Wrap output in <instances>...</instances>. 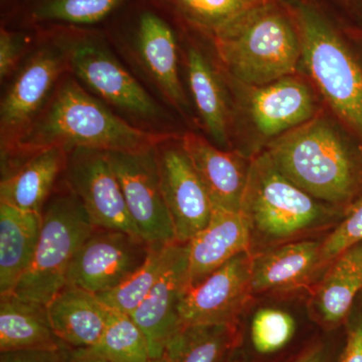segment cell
<instances>
[{"instance_id":"cell-1","label":"cell","mask_w":362,"mask_h":362,"mask_svg":"<svg viewBox=\"0 0 362 362\" xmlns=\"http://www.w3.org/2000/svg\"><path fill=\"white\" fill-rule=\"evenodd\" d=\"M170 138L168 133L133 125L66 73L37 120L1 156V175L33 154L52 147L68 152L76 148L137 152Z\"/></svg>"},{"instance_id":"cell-2","label":"cell","mask_w":362,"mask_h":362,"mask_svg":"<svg viewBox=\"0 0 362 362\" xmlns=\"http://www.w3.org/2000/svg\"><path fill=\"white\" fill-rule=\"evenodd\" d=\"M278 170L314 199L346 213L362 197V151L324 119H314L272 143Z\"/></svg>"},{"instance_id":"cell-3","label":"cell","mask_w":362,"mask_h":362,"mask_svg":"<svg viewBox=\"0 0 362 362\" xmlns=\"http://www.w3.org/2000/svg\"><path fill=\"white\" fill-rule=\"evenodd\" d=\"M240 211L249 226L251 255L329 232L345 214L285 177L266 151L250 163Z\"/></svg>"},{"instance_id":"cell-4","label":"cell","mask_w":362,"mask_h":362,"mask_svg":"<svg viewBox=\"0 0 362 362\" xmlns=\"http://www.w3.org/2000/svg\"><path fill=\"white\" fill-rule=\"evenodd\" d=\"M213 37L218 58L228 73L256 87L288 77L302 57L297 25L266 2L252 7Z\"/></svg>"},{"instance_id":"cell-5","label":"cell","mask_w":362,"mask_h":362,"mask_svg":"<svg viewBox=\"0 0 362 362\" xmlns=\"http://www.w3.org/2000/svg\"><path fill=\"white\" fill-rule=\"evenodd\" d=\"M47 35L65 52L69 71L90 93L126 120L159 132L156 128L163 121L164 111L118 61L100 33L56 25Z\"/></svg>"},{"instance_id":"cell-6","label":"cell","mask_w":362,"mask_h":362,"mask_svg":"<svg viewBox=\"0 0 362 362\" xmlns=\"http://www.w3.org/2000/svg\"><path fill=\"white\" fill-rule=\"evenodd\" d=\"M302 58L332 110L362 140V61L313 7L296 11Z\"/></svg>"},{"instance_id":"cell-7","label":"cell","mask_w":362,"mask_h":362,"mask_svg":"<svg viewBox=\"0 0 362 362\" xmlns=\"http://www.w3.org/2000/svg\"><path fill=\"white\" fill-rule=\"evenodd\" d=\"M84 204L63 180L42 214V228L32 265L14 294L47 305L66 286L71 259L94 232Z\"/></svg>"},{"instance_id":"cell-8","label":"cell","mask_w":362,"mask_h":362,"mask_svg":"<svg viewBox=\"0 0 362 362\" xmlns=\"http://www.w3.org/2000/svg\"><path fill=\"white\" fill-rule=\"evenodd\" d=\"M69 71L65 52L47 35L16 71L0 104L1 156L37 120Z\"/></svg>"},{"instance_id":"cell-9","label":"cell","mask_w":362,"mask_h":362,"mask_svg":"<svg viewBox=\"0 0 362 362\" xmlns=\"http://www.w3.org/2000/svg\"><path fill=\"white\" fill-rule=\"evenodd\" d=\"M156 146L137 152H107L131 218L140 237L150 247L176 242L162 194Z\"/></svg>"},{"instance_id":"cell-10","label":"cell","mask_w":362,"mask_h":362,"mask_svg":"<svg viewBox=\"0 0 362 362\" xmlns=\"http://www.w3.org/2000/svg\"><path fill=\"white\" fill-rule=\"evenodd\" d=\"M150 251L142 238L96 228L71 259L66 285L96 295L112 291L141 268Z\"/></svg>"},{"instance_id":"cell-11","label":"cell","mask_w":362,"mask_h":362,"mask_svg":"<svg viewBox=\"0 0 362 362\" xmlns=\"http://www.w3.org/2000/svg\"><path fill=\"white\" fill-rule=\"evenodd\" d=\"M63 180L84 204L95 228L122 230L140 237L107 151L71 150Z\"/></svg>"},{"instance_id":"cell-12","label":"cell","mask_w":362,"mask_h":362,"mask_svg":"<svg viewBox=\"0 0 362 362\" xmlns=\"http://www.w3.org/2000/svg\"><path fill=\"white\" fill-rule=\"evenodd\" d=\"M255 299L252 292V255L233 257L199 284L188 287L180 307L182 325H239Z\"/></svg>"},{"instance_id":"cell-13","label":"cell","mask_w":362,"mask_h":362,"mask_svg":"<svg viewBox=\"0 0 362 362\" xmlns=\"http://www.w3.org/2000/svg\"><path fill=\"white\" fill-rule=\"evenodd\" d=\"M239 328L245 362H288L322 333L311 318L274 304L249 309Z\"/></svg>"},{"instance_id":"cell-14","label":"cell","mask_w":362,"mask_h":362,"mask_svg":"<svg viewBox=\"0 0 362 362\" xmlns=\"http://www.w3.org/2000/svg\"><path fill=\"white\" fill-rule=\"evenodd\" d=\"M160 185L175 240L185 244L204 230L214 206L206 188L180 144L164 140L156 146Z\"/></svg>"},{"instance_id":"cell-15","label":"cell","mask_w":362,"mask_h":362,"mask_svg":"<svg viewBox=\"0 0 362 362\" xmlns=\"http://www.w3.org/2000/svg\"><path fill=\"white\" fill-rule=\"evenodd\" d=\"M322 240L307 238L252 255L254 297L296 291L320 280L327 268Z\"/></svg>"},{"instance_id":"cell-16","label":"cell","mask_w":362,"mask_h":362,"mask_svg":"<svg viewBox=\"0 0 362 362\" xmlns=\"http://www.w3.org/2000/svg\"><path fill=\"white\" fill-rule=\"evenodd\" d=\"M131 44L140 68L164 99L180 110L187 108L178 73L177 42L170 25L153 11H143L136 20Z\"/></svg>"},{"instance_id":"cell-17","label":"cell","mask_w":362,"mask_h":362,"mask_svg":"<svg viewBox=\"0 0 362 362\" xmlns=\"http://www.w3.org/2000/svg\"><path fill=\"white\" fill-rule=\"evenodd\" d=\"M187 288L188 243L130 315L146 337L151 361L163 357L168 342L183 326L180 307Z\"/></svg>"},{"instance_id":"cell-18","label":"cell","mask_w":362,"mask_h":362,"mask_svg":"<svg viewBox=\"0 0 362 362\" xmlns=\"http://www.w3.org/2000/svg\"><path fill=\"white\" fill-rule=\"evenodd\" d=\"M362 292V242L345 250L326 268L310 297L308 314L322 332L341 329Z\"/></svg>"},{"instance_id":"cell-19","label":"cell","mask_w":362,"mask_h":362,"mask_svg":"<svg viewBox=\"0 0 362 362\" xmlns=\"http://www.w3.org/2000/svg\"><path fill=\"white\" fill-rule=\"evenodd\" d=\"M180 145L206 188L214 207L240 211L251 161L246 162L239 154L225 151L192 132L182 136Z\"/></svg>"},{"instance_id":"cell-20","label":"cell","mask_w":362,"mask_h":362,"mask_svg":"<svg viewBox=\"0 0 362 362\" xmlns=\"http://www.w3.org/2000/svg\"><path fill=\"white\" fill-rule=\"evenodd\" d=\"M245 252H251V237L244 214L214 207L209 225L188 242V287Z\"/></svg>"},{"instance_id":"cell-21","label":"cell","mask_w":362,"mask_h":362,"mask_svg":"<svg viewBox=\"0 0 362 362\" xmlns=\"http://www.w3.org/2000/svg\"><path fill=\"white\" fill-rule=\"evenodd\" d=\"M68 151L59 147L42 150L1 175L0 202L42 214L65 171Z\"/></svg>"},{"instance_id":"cell-22","label":"cell","mask_w":362,"mask_h":362,"mask_svg":"<svg viewBox=\"0 0 362 362\" xmlns=\"http://www.w3.org/2000/svg\"><path fill=\"white\" fill-rule=\"evenodd\" d=\"M258 88L250 100V113L262 134H281L309 122L313 117V94L302 81L288 76Z\"/></svg>"},{"instance_id":"cell-23","label":"cell","mask_w":362,"mask_h":362,"mask_svg":"<svg viewBox=\"0 0 362 362\" xmlns=\"http://www.w3.org/2000/svg\"><path fill=\"white\" fill-rule=\"evenodd\" d=\"M47 306L52 329L69 349H92L103 335L109 308L96 294L66 285Z\"/></svg>"},{"instance_id":"cell-24","label":"cell","mask_w":362,"mask_h":362,"mask_svg":"<svg viewBox=\"0 0 362 362\" xmlns=\"http://www.w3.org/2000/svg\"><path fill=\"white\" fill-rule=\"evenodd\" d=\"M45 304L14 293L0 295V352L65 349Z\"/></svg>"},{"instance_id":"cell-25","label":"cell","mask_w":362,"mask_h":362,"mask_svg":"<svg viewBox=\"0 0 362 362\" xmlns=\"http://www.w3.org/2000/svg\"><path fill=\"white\" fill-rule=\"evenodd\" d=\"M42 214L0 202V295L16 291L39 243Z\"/></svg>"},{"instance_id":"cell-26","label":"cell","mask_w":362,"mask_h":362,"mask_svg":"<svg viewBox=\"0 0 362 362\" xmlns=\"http://www.w3.org/2000/svg\"><path fill=\"white\" fill-rule=\"evenodd\" d=\"M240 343L239 325H183L164 351L165 362H228Z\"/></svg>"},{"instance_id":"cell-27","label":"cell","mask_w":362,"mask_h":362,"mask_svg":"<svg viewBox=\"0 0 362 362\" xmlns=\"http://www.w3.org/2000/svg\"><path fill=\"white\" fill-rule=\"evenodd\" d=\"M188 85L202 123L218 147L228 146V109L216 71L199 49L187 52Z\"/></svg>"},{"instance_id":"cell-28","label":"cell","mask_w":362,"mask_h":362,"mask_svg":"<svg viewBox=\"0 0 362 362\" xmlns=\"http://www.w3.org/2000/svg\"><path fill=\"white\" fill-rule=\"evenodd\" d=\"M185 244L175 242L166 246L151 247L148 258L141 268L122 285L112 291L98 294V298L107 306L131 315L180 256Z\"/></svg>"},{"instance_id":"cell-29","label":"cell","mask_w":362,"mask_h":362,"mask_svg":"<svg viewBox=\"0 0 362 362\" xmlns=\"http://www.w3.org/2000/svg\"><path fill=\"white\" fill-rule=\"evenodd\" d=\"M103 335L92 349V356L109 362H149L148 342L132 317L109 307Z\"/></svg>"},{"instance_id":"cell-30","label":"cell","mask_w":362,"mask_h":362,"mask_svg":"<svg viewBox=\"0 0 362 362\" xmlns=\"http://www.w3.org/2000/svg\"><path fill=\"white\" fill-rule=\"evenodd\" d=\"M130 0H30L25 18L32 23L57 25H94Z\"/></svg>"},{"instance_id":"cell-31","label":"cell","mask_w":362,"mask_h":362,"mask_svg":"<svg viewBox=\"0 0 362 362\" xmlns=\"http://www.w3.org/2000/svg\"><path fill=\"white\" fill-rule=\"evenodd\" d=\"M192 25L214 33L265 0H170Z\"/></svg>"},{"instance_id":"cell-32","label":"cell","mask_w":362,"mask_h":362,"mask_svg":"<svg viewBox=\"0 0 362 362\" xmlns=\"http://www.w3.org/2000/svg\"><path fill=\"white\" fill-rule=\"evenodd\" d=\"M362 242V197L347 209L341 221L322 240L323 263L328 267L338 255Z\"/></svg>"},{"instance_id":"cell-33","label":"cell","mask_w":362,"mask_h":362,"mask_svg":"<svg viewBox=\"0 0 362 362\" xmlns=\"http://www.w3.org/2000/svg\"><path fill=\"white\" fill-rule=\"evenodd\" d=\"M344 342V326L334 332H322L297 356L288 362H337Z\"/></svg>"},{"instance_id":"cell-34","label":"cell","mask_w":362,"mask_h":362,"mask_svg":"<svg viewBox=\"0 0 362 362\" xmlns=\"http://www.w3.org/2000/svg\"><path fill=\"white\" fill-rule=\"evenodd\" d=\"M337 362H362V292L344 323V342Z\"/></svg>"},{"instance_id":"cell-35","label":"cell","mask_w":362,"mask_h":362,"mask_svg":"<svg viewBox=\"0 0 362 362\" xmlns=\"http://www.w3.org/2000/svg\"><path fill=\"white\" fill-rule=\"evenodd\" d=\"M30 40L20 33L1 28L0 32V78L4 81L20 65Z\"/></svg>"},{"instance_id":"cell-36","label":"cell","mask_w":362,"mask_h":362,"mask_svg":"<svg viewBox=\"0 0 362 362\" xmlns=\"http://www.w3.org/2000/svg\"><path fill=\"white\" fill-rule=\"evenodd\" d=\"M0 362H74L73 349L18 350L0 352Z\"/></svg>"},{"instance_id":"cell-37","label":"cell","mask_w":362,"mask_h":362,"mask_svg":"<svg viewBox=\"0 0 362 362\" xmlns=\"http://www.w3.org/2000/svg\"><path fill=\"white\" fill-rule=\"evenodd\" d=\"M74 362H109L99 357L92 356L85 349L73 350ZM149 362H165L163 357L158 361H151Z\"/></svg>"},{"instance_id":"cell-38","label":"cell","mask_w":362,"mask_h":362,"mask_svg":"<svg viewBox=\"0 0 362 362\" xmlns=\"http://www.w3.org/2000/svg\"><path fill=\"white\" fill-rule=\"evenodd\" d=\"M228 362H245L244 359H243L242 354H240L239 349H237L233 351V356H230Z\"/></svg>"},{"instance_id":"cell-39","label":"cell","mask_w":362,"mask_h":362,"mask_svg":"<svg viewBox=\"0 0 362 362\" xmlns=\"http://www.w3.org/2000/svg\"><path fill=\"white\" fill-rule=\"evenodd\" d=\"M356 2H357L358 4H361L362 6V0H356Z\"/></svg>"}]
</instances>
